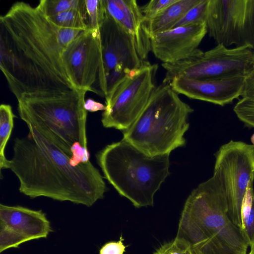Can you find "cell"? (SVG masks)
Wrapping results in <instances>:
<instances>
[{"instance_id":"obj_1","label":"cell","mask_w":254,"mask_h":254,"mask_svg":"<svg viewBox=\"0 0 254 254\" xmlns=\"http://www.w3.org/2000/svg\"><path fill=\"white\" fill-rule=\"evenodd\" d=\"M83 30L59 27L39 7L14 3L0 17V68L17 100L75 88L64 69V48Z\"/></svg>"},{"instance_id":"obj_2","label":"cell","mask_w":254,"mask_h":254,"mask_svg":"<svg viewBox=\"0 0 254 254\" xmlns=\"http://www.w3.org/2000/svg\"><path fill=\"white\" fill-rule=\"evenodd\" d=\"M26 125L29 133L14 139L13 156L6 165L18 178L21 193L88 207L104 197L105 182L90 160L75 164L44 132Z\"/></svg>"},{"instance_id":"obj_3","label":"cell","mask_w":254,"mask_h":254,"mask_svg":"<svg viewBox=\"0 0 254 254\" xmlns=\"http://www.w3.org/2000/svg\"><path fill=\"white\" fill-rule=\"evenodd\" d=\"M176 238L188 244L193 254H247L249 245L229 217L215 176L199 184L188 197Z\"/></svg>"},{"instance_id":"obj_4","label":"cell","mask_w":254,"mask_h":254,"mask_svg":"<svg viewBox=\"0 0 254 254\" xmlns=\"http://www.w3.org/2000/svg\"><path fill=\"white\" fill-rule=\"evenodd\" d=\"M169 154L150 156L122 139L96 155L104 178L136 208L153 206L154 196L169 175Z\"/></svg>"},{"instance_id":"obj_5","label":"cell","mask_w":254,"mask_h":254,"mask_svg":"<svg viewBox=\"0 0 254 254\" xmlns=\"http://www.w3.org/2000/svg\"><path fill=\"white\" fill-rule=\"evenodd\" d=\"M193 109L169 84L156 87L145 107L122 139L150 156L169 154L186 144L188 117Z\"/></svg>"},{"instance_id":"obj_6","label":"cell","mask_w":254,"mask_h":254,"mask_svg":"<svg viewBox=\"0 0 254 254\" xmlns=\"http://www.w3.org/2000/svg\"><path fill=\"white\" fill-rule=\"evenodd\" d=\"M86 92L75 89L57 94L23 95L17 100L18 113L43 125L54 135L64 151L73 156L72 149L75 146L88 150L87 113L84 106Z\"/></svg>"},{"instance_id":"obj_7","label":"cell","mask_w":254,"mask_h":254,"mask_svg":"<svg viewBox=\"0 0 254 254\" xmlns=\"http://www.w3.org/2000/svg\"><path fill=\"white\" fill-rule=\"evenodd\" d=\"M166 70L163 83L176 77L196 80H217L247 77L254 70V51L246 47L228 48L221 44L203 52L197 49L179 62L162 63Z\"/></svg>"},{"instance_id":"obj_8","label":"cell","mask_w":254,"mask_h":254,"mask_svg":"<svg viewBox=\"0 0 254 254\" xmlns=\"http://www.w3.org/2000/svg\"><path fill=\"white\" fill-rule=\"evenodd\" d=\"M156 64L148 61L126 76L105 98L101 122L105 127L122 131L135 121L147 105L156 86Z\"/></svg>"},{"instance_id":"obj_9","label":"cell","mask_w":254,"mask_h":254,"mask_svg":"<svg viewBox=\"0 0 254 254\" xmlns=\"http://www.w3.org/2000/svg\"><path fill=\"white\" fill-rule=\"evenodd\" d=\"M215 156L213 175L224 191L230 218L241 229L243 199L254 179V145L231 140L222 145Z\"/></svg>"},{"instance_id":"obj_10","label":"cell","mask_w":254,"mask_h":254,"mask_svg":"<svg viewBox=\"0 0 254 254\" xmlns=\"http://www.w3.org/2000/svg\"><path fill=\"white\" fill-rule=\"evenodd\" d=\"M66 73L73 87L106 96V83L99 30L82 32L64 48Z\"/></svg>"},{"instance_id":"obj_11","label":"cell","mask_w":254,"mask_h":254,"mask_svg":"<svg viewBox=\"0 0 254 254\" xmlns=\"http://www.w3.org/2000/svg\"><path fill=\"white\" fill-rule=\"evenodd\" d=\"M205 22L217 44L254 50V0H208Z\"/></svg>"},{"instance_id":"obj_12","label":"cell","mask_w":254,"mask_h":254,"mask_svg":"<svg viewBox=\"0 0 254 254\" xmlns=\"http://www.w3.org/2000/svg\"><path fill=\"white\" fill-rule=\"evenodd\" d=\"M99 33L106 97L126 76L140 68L148 61H144L139 57L133 37L107 13Z\"/></svg>"},{"instance_id":"obj_13","label":"cell","mask_w":254,"mask_h":254,"mask_svg":"<svg viewBox=\"0 0 254 254\" xmlns=\"http://www.w3.org/2000/svg\"><path fill=\"white\" fill-rule=\"evenodd\" d=\"M50 222L41 210L0 204V252L30 240L46 238Z\"/></svg>"},{"instance_id":"obj_14","label":"cell","mask_w":254,"mask_h":254,"mask_svg":"<svg viewBox=\"0 0 254 254\" xmlns=\"http://www.w3.org/2000/svg\"><path fill=\"white\" fill-rule=\"evenodd\" d=\"M207 33L206 22L177 27L151 38V51L163 63H174L191 55Z\"/></svg>"},{"instance_id":"obj_15","label":"cell","mask_w":254,"mask_h":254,"mask_svg":"<svg viewBox=\"0 0 254 254\" xmlns=\"http://www.w3.org/2000/svg\"><path fill=\"white\" fill-rule=\"evenodd\" d=\"M246 77L217 80H196L176 77L169 83L177 94L221 106L231 103L242 96Z\"/></svg>"},{"instance_id":"obj_16","label":"cell","mask_w":254,"mask_h":254,"mask_svg":"<svg viewBox=\"0 0 254 254\" xmlns=\"http://www.w3.org/2000/svg\"><path fill=\"white\" fill-rule=\"evenodd\" d=\"M106 13L114 18L133 38L141 59L147 61L151 40L146 23L135 0H103Z\"/></svg>"},{"instance_id":"obj_17","label":"cell","mask_w":254,"mask_h":254,"mask_svg":"<svg viewBox=\"0 0 254 254\" xmlns=\"http://www.w3.org/2000/svg\"><path fill=\"white\" fill-rule=\"evenodd\" d=\"M201 0H177L146 22L150 38L173 28L176 23Z\"/></svg>"},{"instance_id":"obj_18","label":"cell","mask_w":254,"mask_h":254,"mask_svg":"<svg viewBox=\"0 0 254 254\" xmlns=\"http://www.w3.org/2000/svg\"><path fill=\"white\" fill-rule=\"evenodd\" d=\"M242 98L233 110L245 126L254 128V70L246 77Z\"/></svg>"},{"instance_id":"obj_19","label":"cell","mask_w":254,"mask_h":254,"mask_svg":"<svg viewBox=\"0 0 254 254\" xmlns=\"http://www.w3.org/2000/svg\"><path fill=\"white\" fill-rule=\"evenodd\" d=\"M254 179L250 182L241 209V231L249 246L254 247Z\"/></svg>"},{"instance_id":"obj_20","label":"cell","mask_w":254,"mask_h":254,"mask_svg":"<svg viewBox=\"0 0 254 254\" xmlns=\"http://www.w3.org/2000/svg\"><path fill=\"white\" fill-rule=\"evenodd\" d=\"M14 115L11 106L2 104L0 106V169H6L7 159L5 149L12 133L14 125Z\"/></svg>"},{"instance_id":"obj_21","label":"cell","mask_w":254,"mask_h":254,"mask_svg":"<svg viewBox=\"0 0 254 254\" xmlns=\"http://www.w3.org/2000/svg\"><path fill=\"white\" fill-rule=\"evenodd\" d=\"M37 6L47 17L71 9H78L86 16L85 0H41Z\"/></svg>"},{"instance_id":"obj_22","label":"cell","mask_w":254,"mask_h":254,"mask_svg":"<svg viewBox=\"0 0 254 254\" xmlns=\"http://www.w3.org/2000/svg\"><path fill=\"white\" fill-rule=\"evenodd\" d=\"M48 18L61 28L88 30L86 15L77 9H71Z\"/></svg>"},{"instance_id":"obj_23","label":"cell","mask_w":254,"mask_h":254,"mask_svg":"<svg viewBox=\"0 0 254 254\" xmlns=\"http://www.w3.org/2000/svg\"><path fill=\"white\" fill-rule=\"evenodd\" d=\"M88 30H99L106 12L103 0H85Z\"/></svg>"},{"instance_id":"obj_24","label":"cell","mask_w":254,"mask_h":254,"mask_svg":"<svg viewBox=\"0 0 254 254\" xmlns=\"http://www.w3.org/2000/svg\"><path fill=\"white\" fill-rule=\"evenodd\" d=\"M207 3L208 0H201L198 3L190 8L186 13L176 23L173 28L205 22Z\"/></svg>"},{"instance_id":"obj_25","label":"cell","mask_w":254,"mask_h":254,"mask_svg":"<svg viewBox=\"0 0 254 254\" xmlns=\"http://www.w3.org/2000/svg\"><path fill=\"white\" fill-rule=\"evenodd\" d=\"M154 254H193L189 245L183 241L175 238L160 247Z\"/></svg>"},{"instance_id":"obj_26","label":"cell","mask_w":254,"mask_h":254,"mask_svg":"<svg viewBox=\"0 0 254 254\" xmlns=\"http://www.w3.org/2000/svg\"><path fill=\"white\" fill-rule=\"evenodd\" d=\"M177 0H152L140 7L146 23L154 18L164 8L175 3Z\"/></svg>"},{"instance_id":"obj_27","label":"cell","mask_w":254,"mask_h":254,"mask_svg":"<svg viewBox=\"0 0 254 254\" xmlns=\"http://www.w3.org/2000/svg\"><path fill=\"white\" fill-rule=\"evenodd\" d=\"M124 239L121 236L118 242H110L105 244L100 249V254H123L126 246L123 243Z\"/></svg>"},{"instance_id":"obj_28","label":"cell","mask_w":254,"mask_h":254,"mask_svg":"<svg viewBox=\"0 0 254 254\" xmlns=\"http://www.w3.org/2000/svg\"><path fill=\"white\" fill-rule=\"evenodd\" d=\"M84 106L87 111L90 112H95L98 111H104L106 110L105 105L91 98H88L85 101Z\"/></svg>"},{"instance_id":"obj_29","label":"cell","mask_w":254,"mask_h":254,"mask_svg":"<svg viewBox=\"0 0 254 254\" xmlns=\"http://www.w3.org/2000/svg\"><path fill=\"white\" fill-rule=\"evenodd\" d=\"M251 140L253 145H254V133L251 137Z\"/></svg>"},{"instance_id":"obj_30","label":"cell","mask_w":254,"mask_h":254,"mask_svg":"<svg viewBox=\"0 0 254 254\" xmlns=\"http://www.w3.org/2000/svg\"><path fill=\"white\" fill-rule=\"evenodd\" d=\"M247 254H254V247L251 248L250 252Z\"/></svg>"}]
</instances>
